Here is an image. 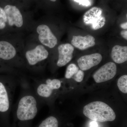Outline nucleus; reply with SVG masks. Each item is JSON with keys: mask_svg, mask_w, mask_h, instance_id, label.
Segmentation results:
<instances>
[{"mask_svg": "<svg viewBox=\"0 0 127 127\" xmlns=\"http://www.w3.org/2000/svg\"><path fill=\"white\" fill-rule=\"evenodd\" d=\"M58 125L59 123L56 118L51 116L43 120L38 127H58Z\"/></svg>", "mask_w": 127, "mask_h": 127, "instance_id": "2eb2a0df", "label": "nucleus"}, {"mask_svg": "<svg viewBox=\"0 0 127 127\" xmlns=\"http://www.w3.org/2000/svg\"><path fill=\"white\" fill-rule=\"evenodd\" d=\"M84 77V72L79 69L76 64H71L67 67L65 74V77L67 79L72 78L76 82H81Z\"/></svg>", "mask_w": 127, "mask_h": 127, "instance_id": "4468645a", "label": "nucleus"}, {"mask_svg": "<svg viewBox=\"0 0 127 127\" xmlns=\"http://www.w3.org/2000/svg\"><path fill=\"white\" fill-rule=\"evenodd\" d=\"M95 38L90 35L85 36H73L71 42L72 45L76 48L84 50L95 45Z\"/></svg>", "mask_w": 127, "mask_h": 127, "instance_id": "f8f14e48", "label": "nucleus"}, {"mask_svg": "<svg viewBox=\"0 0 127 127\" xmlns=\"http://www.w3.org/2000/svg\"><path fill=\"white\" fill-rule=\"evenodd\" d=\"M111 58L114 62L122 64L127 60V47L118 45L114 46L111 51Z\"/></svg>", "mask_w": 127, "mask_h": 127, "instance_id": "ddd939ff", "label": "nucleus"}, {"mask_svg": "<svg viewBox=\"0 0 127 127\" xmlns=\"http://www.w3.org/2000/svg\"><path fill=\"white\" fill-rule=\"evenodd\" d=\"M76 2L79 3V4L84 6H88L91 5L90 1L89 0H73Z\"/></svg>", "mask_w": 127, "mask_h": 127, "instance_id": "a211bd4d", "label": "nucleus"}, {"mask_svg": "<svg viewBox=\"0 0 127 127\" xmlns=\"http://www.w3.org/2000/svg\"><path fill=\"white\" fill-rule=\"evenodd\" d=\"M50 0L52 1H53V2H55L57 0Z\"/></svg>", "mask_w": 127, "mask_h": 127, "instance_id": "4be33fe9", "label": "nucleus"}, {"mask_svg": "<svg viewBox=\"0 0 127 127\" xmlns=\"http://www.w3.org/2000/svg\"><path fill=\"white\" fill-rule=\"evenodd\" d=\"M102 9L94 7L87 11L83 17V20L86 25L91 27L93 30H97L103 27L106 24V19L102 15Z\"/></svg>", "mask_w": 127, "mask_h": 127, "instance_id": "20e7f679", "label": "nucleus"}, {"mask_svg": "<svg viewBox=\"0 0 127 127\" xmlns=\"http://www.w3.org/2000/svg\"><path fill=\"white\" fill-rule=\"evenodd\" d=\"M102 57L100 53H95L83 56L77 61L79 68L82 71L88 70L101 62Z\"/></svg>", "mask_w": 127, "mask_h": 127, "instance_id": "1a4fd4ad", "label": "nucleus"}, {"mask_svg": "<svg viewBox=\"0 0 127 127\" xmlns=\"http://www.w3.org/2000/svg\"><path fill=\"white\" fill-rule=\"evenodd\" d=\"M117 86L119 90L123 93H127V75H124L119 78Z\"/></svg>", "mask_w": 127, "mask_h": 127, "instance_id": "dca6fc26", "label": "nucleus"}, {"mask_svg": "<svg viewBox=\"0 0 127 127\" xmlns=\"http://www.w3.org/2000/svg\"><path fill=\"white\" fill-rule=\"evenodd\" d=\"M36 32L39 40L43 46L52 48L57 44L56 37L47 25L43 24L39 25L37 28Z\"/></svg>", "mask_w": 127, "mask_h": 127, "instance_id": "0eeeda50", "label": "nucleus"}, {"mask_svg": "<svg viewBox=\"0 0 127 127\" xmlns=\"http://www.w3.org/2000/svg\"><path fill=\"white\" fill-rule=\"evenodd\" d=\"M17 51L11 43L5 40H0V60L5 61H12L16 58Z\"/></svg>", "mask_w": 127, "mask_h": 127, "instance_id": "9b49d317", "label": "nucleus"}, {"mask_svg": "<svg viewBox=\"0 0 127 127\" xmlns=\"http://www.w3.org/2000/svg\"><path fill=\"white\" fill-rule=\"evenodd\" d=\"M117 72L116 64L112 62L104 64L93 74L94 81L97 83H101L112 79Z\"/></svg>", "mask_w": 127, "mask_h": 127, "instance_id": "423d86ee", "label": "nucleus"}, {"mask_svg": "<svg viewBox=\"0 0 127 127\" xmlns=\"http://www.w3.org/2000/svg\"><path fill=\"white\" fill-rule=\"evenodd\" d=\"M7 24L6 15L4 8L0 6V31L4 30Z\"/></svg>", "mask_w": 127, "mask_h": 127, "instance_id": "f3484780", "label": "nucleus"}, {"mask_svg": "<svg viewBox=\"0 0 127 127\" xmlns=\"http://www.w3.org/2000/svg\"><path fill=\"white\" fill-rule=\"evenodd\" d=\"M90 127H98L97 123L96 122H92L91 123Z\"/></svg>", "mask_w": 127, "mask_h": 127, "instance_id": "412c9836", "label": "nucleus"}, {"mask_svg": "<svg viewBox=\"0 0 127 127\" xmlns=\"http://www.w3.org/2000/svg\"><path fill=\"white\" fill-rule=\"evenodd\" d=\"M121 36L125 40H127V30H124L120 32Z\"/></svg>", "mask_w": 127, "mask_h": 127, "instance_id": "6ab92c4d", "label": "nucleus"}, {"mask_svg": "<svg viewBox=\"0 0 127 127\" xmlns=\"http://www.w3.org/2000/svg\"><path fill=\"white\" fill-rule=\"evenodd\" d=\"M21 79L15 77L7 84L0 81V112L6 113L12 108L16 87Z\"/></svg>", "mask_w": 127, "mask_h": 127, "instance_id": "f03ea898", "label": "nucleus"}, {"mask_svg": "<svg viewBox=\"0 0 127 127\" xmlns=\"http://www.w3.org/2000/svg\"><path fill=\"white\" fill-rule=\"evenodd\" d=\"M6 15L7 23L10 26L21 28L23 24V16L15 6L6 5L4 8Z\"/></svg>", "mask_w": 127, "mask_h": 127, "instance_id": "6e6552de", "label": "nucleus"}, {"mask_svg": "<svg viewBox=\"0 0 127 127\" xmlns=\"http://www.w3.org/2000/svg\"><path fill=\"white\" fill-rule=\"evenodd\" d=\"M83 113L91 120L95 122H104L115 120V112L109 105L103 102H93L83 108Z\"/></svg>", "mask_w": 127, "mask_h": 127, "instance_id": "f257e3e1", "label": "nucleus"}, {"mask_svg": "<svg viewBox=\"0 0 127 127\" xmlns=\"http://www.w3.org/2000/svg\"><path fill=\"white\" fill-rule=\"evenodd\" d=\"M62 86L61 81L57 79H47L37 81L34 85L33 90L41 102L50 98L54 92L58 90Z\"/></svg>", "mask_w": 127, "mask_h": 127, "instance_id": "7ed1b4c3", "label": "nucleus"}, {"mask_svg": "<svg viewBox=\"0 0 127 127\" xmlns=\"http://www.w3.org/2000/svg\"><path fill=\"white\" fill-rule=\"evenodd\" d=\"M58 50L59 56L57 65L61 67L65 65L71 60L74 48L70 43H64L60 45Z\"/></svg>", "mask_w": 127, "mask_h": 127, "instance_id": "9d476101", "label": "nucleus"}, {"mask_svg": "<svg viewBox=\"0 0 127 127\" xmlns=\"http://www.w3.org/2000/svg\"><path fill=\"white\" fill-rule=\"evenodd\" d=\"M120 27L121 28L124 30H127V22L122 23L120 25Z\"/></svg>", "mask_w": 127, "mask_h": 127, "instance_id": "aec40b11", "label": "nucleus"}, {"mask_svg": "<svg viewBox=\"0 0 127 127\" xmlns=\"http://www.w3.org/2000/svg\"><path fill=\"white\" fill-rule=\"evenodd\" d=\"M49 56V52L42 45H38L35 48L28 50L25 54L28 64L31 66L36 65L41 62L46 60Z\"/></svg>", "mask_w": 127, "mask_h": 127, "instance_id": "39448f33", "label": "nucleus"}]
</instances>
